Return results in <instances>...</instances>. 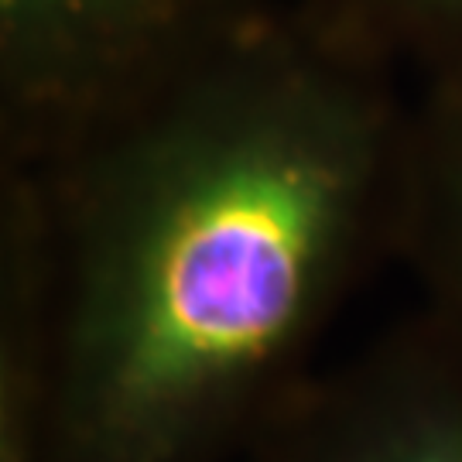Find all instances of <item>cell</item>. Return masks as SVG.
I'll list each match as a JSON object with an SVG mask.
<instances>
[{
  "label": "cell",
  "mask_w": 462,
  "mask_h": 462,
  "mask_svg": "<svg viewBox=\"0 0 462 462\" xmlns=\"http://www.w3.org/2000/svg\"><path fill=\"white\" fill-rule=\"evenodd\" d=\"M408 97L271 11L0 165V462H244L397 264Z\"/></svg>",
  "instance_id": "cell-1"
},
{
  "label": "cell",
  "mask_w": 462,
  "mask_h": 462,
  "mask_svg": "<svg viewBox=\"0 0 462 462\" xmlns=\"http://www.w3.org/2000/svg\"><path fill=\"white\" fill-rule=\"evenodd\" d=\"M312 32L394 76L462 72V0H288Z\"/></svg>",
  "instance_id": "cell-5"
},
{
  "label": "cell",
  "mask_w": 462,
  "mask_h": 462,
  "mask_svg": "<svg viewBox=\"0 0 462 462\" xmlns=\"http://www.w3.org/2000/svg\"><path fill=\"white\" fill-rule=\"evenodd\" d=\"M397 264L418 312L462 349V72L414 83L408 97Z\"/></svg>",
  "instance_id": "cell-4"
},
{
  "label": "cell",
  "mask_w": 462,
  "mask_h": 462,
  "mask_svg": "<svg viewBox=\"0 0 462 462\" xmlns=\"http://www.w3.org/2000/svg\"><path fill=\"white\" fill-rule=\"evenodd\" d=\"M284 0H0V165L49 158Z\"/></svg>",
  "instance_id": "cell-2"
},
{
  "label": "cell",
  "mask_w": 462,
  "mask_h": 462,
  "mask_svg": "<svg viewBox=\"0 0 462 462\" xmlns=\"http://www.w3.org/2000/svg\"><path fill=\"white\" fill-rule=\"evenodd\" d=\"M244 462H462V349L414 309L322 366Z\"/></svg>",
  "instance_id": "cell-3"
}]
</instances>
